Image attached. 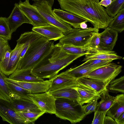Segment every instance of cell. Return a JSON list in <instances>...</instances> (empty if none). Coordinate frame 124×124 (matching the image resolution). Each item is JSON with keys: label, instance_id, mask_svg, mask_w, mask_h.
<instances>
[{"label": "cell", "instance_id": "cell-1", "mask_svg": "<svg viewBox=\"0 0 124 124\" xmlns=\"http://www.w3.org/2000/svg\"><path fill=\"white\" fill-rule=\"evenodd\" d=\"M100 0H57L62 10L87 20L94 28L105 29L112 18L99 3Z\"/></svg>", "mask_w": 124, "mask_h": 124}, {"label": "cell", "instance_id": "cell-2", "mask_svg": "<svg viewBox=\"0 0 124 124\" xmlns=\"http://www.w3.org/2000/svg\"><path fill=\"white\" fill-rule=\"evenodd\" d=\"M84 55L66 54L55 45L51 57L48 58V57L34 67L31 71L40 78L50 79L74 60Z\"/></svg>", "mask_w": 124, "mask_h": 124}, {"label": "cell", "instance_id": "cell-3", "mask_svg": "<svg viewBox=\"0 0 124 124\" xmlns=\"http://www.w3.org/2000/svg\"><path fill=\"white\" fill-rule=\"evenodd\" d=\"M54 46V42L43 37L37 39L30 44L15 71L32 69L50 56Z\"/></svg>", "mask_w": 124, "mask_h": 124}, {"label": "cell", "instance_id": "cell-4", "mask_svg": "<svg viewBox=\"0 0 124 124\" xmlns=\"http://www.w3.org/2000/svg\"><path fill=\"white\" fill-rule=\"evenodd\" d=\"M55 114L72 124L79 122L86 116L82 105L77 100L62 98H56Z\"/></svg>", "mask_w": 124, "mask_h": 124}, {"label": "cell", "instance_id": "cell-5", "mask_svg": "<svg viewBox=\"0 0 124 124\" xmlns=\"http://www.w3.org/2000/svg\"><path fill=\"white\" fill-rule=\"evenodd\" d=\"M99 31V29L94 28H87L84 29L73 28L70 32L64 35L59 39L58 43L56 45L58 46L65 45L78 46H86L93 34Z\"/></svg>", "mask_w": 124, "mask_h": 124}, {"label": "cell", "instance_id": "cell-6", "mask_svg": "<svg viewBox=\"0 0 124 124\" xmlns=\"http://www.w3.org/2000/svg\"><path fill=\"white\" fill-rule=\"evenodd\" d=\"M37 9L43 18L50 24L61 30L64 35L71 32L73 30L70 25L58 18L53 12L51 7L46 2H34L32 5Z\"/></svg>", "mask_w": 124, "mask_h": 124}, {"label": "cell", "instance_id": "cell-7", "mask_svg": "<svg viewBox=\"0 0 124 124\" xmlns=\"http://www.w3.org/2000/svg\"><path fill=\"white\" fill-rule=\"evenodd\" d=\"M122 68L121 65L111 62L92 70L85 76L109 83L121 72Z\"/></svg>", "mask_w": 124, "mask_h": 124}, {"label": "cell", "instance_id": "cell-8", "mask_svg": "<svg viewBox=\"0 0 124 124\" xmlns=\"http://www.w3.org/2000/svg\"><path fill=\"white\" fill-rule=\"evenodd\" d=\"M19 8L31 23L33 27H38L50 24L41 15L35 7L30 4L29 0L19 3Z\"/></svg>", "mask_w": 124, "mask_h": 124}, {"label": "cell", "instance_id": "cell-9", "mask_svg": "<svg viewBox=\"0 0 124 124\" xmlns=\"http://www.w3.org/2000/svg\"><path fill=\"white\" fill-rule=\"evenodd\" d=\"M28 96L42 111L45 113L55 114L56 98L47 92L36 94H30Z\"/></svg>", "mask_w": 124, "mask_h": 124}, {"label": "cell", "instance_id": "cell-10", "mask_svg": "<svg viewBox=\"0 0 124 124\" xmlns=\"http://www.w3.org/2000/svg\"><path fill=\"white\" fill-rule=\"evenodd\" d=\"M0 116L3 121L11 124H25L15 110L11 101L0 98Z\"/></svg>", "mask_w": 124, "mask_h": 124}, {"label": "cell", "instance_id": "cell-11", "mask_svg": "<svg viewBox=\"0 0 124 124\" xmlns=\"http://www.w3.org/2000/svg\"><path fill=\"white\" fill-rule=\"evenodd\" d=\"M6 81L21 87L34 94L46 92L48 90L51 84V80L37 82H26L10 79L6 77Z\"/></svg>", "mask_w": 124, "mask_h": 124}, {"label": "cell", "instance_id": "cell-12", "mask_svg": "<svg viewBox=\"0 0 124 124\" xmlns=\"http://www.w3.org/2000/svg\"><path fill=\"white\" fill-rule=\"evenodd\" d=\"M49 79L51 80V84L48 92L64 88L75 87L78 84L76 79L66 75L64 72Z\"/></svg>", "mask_w": 124, "mask_h": 124}, {"label": "cell", "instance_id": "cell-13", "mask_svg": "<svg viewBox=\"0 0 124 124\" xmlns=\"http://www.w3.org/2000/svg\"><path fill=\"white\" fill-rule=\"evenodd\" d=\"M7 20L11 32H15L17 29L24 23L31 24V23L20 9L18 4L15 3L14 7Z\"/></svg>", "mask_w": 124, "mask_h": 124}, {"label": "cell", "instance_id": "cell-14", "mask_svg": "<svg viewBox=\"0 0 124 124\" xmlns=\"http://www.w3.org/2000/svg\"><path fill=\"white\" fill-rule=\"evenodd\" d=\"M118 33L116 31L107 27L103 31L99 33L100 49L112 51L117 41Z\"/></svg>", "mask_w": 124, "mask_h": 124}, {"label": "cell", "instance_id": "cell-15", "mask_svg": "<svg viewBox=\"0 0 124 124\" xmlns=\"http://www.w3.org/2000/svg\"><path fill=\"white\" fill-rule=\"evenodd\" d=\"M32 30L50 41L59 40L64 36L61 30L52 24L38 27H33Z\"/></svg>", "mask_w": 124, "mask_h": 124}, {"label": "cell", "instance_id": "cell-16", "mask_svg": "<svg viewBox=\"0 0 124 124\" xmlns=\"http://www.w3.org/2000/svg\"><path fill=\"white\" fill-rule=\"evenodd\" d=\"M53 11L54 15L58 18L72 26L74 28L80 29L81 23L88 22L84 18L62 10L54 9Z\"/></svg>", "mask_w": 124, "mask_h": 124}, {"label": "cell", "instance_id": "cell-17", "mask_svg": "<svg viewBox=\"0 0 124 124\" xmlns=\"http://www.w3.org/2000/svg\"><path fill=\"white\" fill-rule=\"evenodd\" d=\"M74 88L77 90L79 94L78 102L82 105L94 99H99L101 98V94L84 85L78 84L77 86Z\"/></svg>", "mask_w": 124, "mask_h": 124}, {"label": "cell", "instance_id": "cell-18", "mask_svg": "<svg viewBox=\"0 0 124 124\" xmlns=\"http://www.w3.org/2000/svg\"><path fill=\"white\" fill-rule=\"evenodd\" d=\"M25 47L24 44L17 43L15 48L11 52L9 62L3 74L6 76L10 75L16 70L19 62L20 53Z\"/></svg>", "mask_w": 124, "mask_h": 124}, {"label": "cell", "instance_id": "cell-19", "mask_svg": "<svg viewBox=\"0 0 124 124\" xmlns=\"http://www.w3.org/2000/svg\"><path fill=\"white\" fill-rule=\"evenodd\" d=\"M78 84L89 88L101 94L107 90L108 83L84 76L77 79Z\"/></svg>", "mask_w": 124, "mask_h": 124}, {"label": "cell", "instance_id": "cell-20", "mask_svg": "<svg viewBox=\"0 0 124 124\" xmlns=\"http://www.w3.org/2000/svg\"><path fill=\"white\" fill-rule=\"evenodd\" d=\"M32 69L15 71L8 78L15 80L26 82H37L44 81L43 79L39 78L33 73L31 71Z\"/></svg>", "mask_w": 124, "mask_h": 124}, {"label": "cell", "instance_id": "cell-21", "mask_svg": "<svg viewBox=\"0 0 124 124\" xmlns=\"http://www.w3.org/2000/svg\"><path fill=\"white\" fill-rule=\"evenodd\" d=\"M43 37L41 34L32 31L26 32L21 34L16 41L17 43L19 44H25V47L20 53L19 61L24 55L30 44L37 39Z\"/></svg>", "mask_w": 124, "mask_h": 124}, {"label": "cell", "instance_id": "cell-22", "mask_svg": "<svg viewBox=\"0 0 124 124\" xmlns=\"http://www.w3.org/2000/svg\"><path fill=\"white\" fill-rule=\"evenodd\" d=\"M115 101L106 115L116 119L122 113L124 112V93L117 95L116 96Z\"/></svg>", "mask_w": 124, "mask_h": 124}, {"label": "cell", "instance_id": "cell-23", "mask_svg": "<svg viewBox=\"0 0 124 124\" xmlns=\"http://www.w3.org/2000/svg\"><path fill=\"white\" fill-rule=\"evenodd\" d=\"M11 101L14 108L17 112L27 110H41L31 100L18 98L12 99Z\"/></svg>", "mask_w": 124, "mask_h": 124}, {"label": "cell", "instance_id": "cell-24", "mask_svg": "<svg viewBox=\"0 0 124 124\" xmlns=\"http://www.w3.org/2000/svg\"><path fill=\"white\" fill-rule=\"evenodd\" d=\"M85 57L83 61L93 59H119L122 58V57L117 55L114 51L98 50L96 52L85 55Z\"/></svg>", "mask_w": 124, "mask_h": 124}, {"label": "cell", "instance_id": "cell-25", "mask_svg": "<svg viewBox=\"0 0 124 124\" xmlns=\"http://www.w3.org/2000/svg\"><path fill=\"white\" fill-rule=\"evenodd\" d=\"M58 46L61 51L69 54L84 55L95 53L97 51V50L92 49L86 46H78L65 45L58 46Z\"/></svg>", "mask_w": 124, "mask_h": 124}, {"label": "cell", "instance_id": "cell-26", "mask_svg": "<svg viewBox=\"0 0 124 124\" xmlns=\"http://www.w3.org/2000/svg\"><path fill=\"white\" fill-rule=\"evenodd\" d=\"M55 98H62L77 100L79 99V94L74 87L62 89L49 92Z\"/></svg>", "mask_w": 124, "mask_h": 124}, {"label": "cell", "instance_id": "cell-27", "mask_svg": "<svg viewBox=\"0 0 124 124\" xmlns=\"http://www.w3.org/2000/svg\"><path fill=\"white\" fill-rule=\"evenodd\" d=\"M101 100L97 103L95 111L107 112L115 101L116 97L110 95L107 89L101 93Z\"/></svg>", "mask_w": 124, "mask_h": 124}, {"label": "cell", "instance_id": "cell-28", "mask_svg": "<svg viewBox=\"0 0 124 124\" xmlns=\"http://www.w3.org/2000/svg\"><path fill=\"white\" fill-rule=\"evenodd\" d=\"M6 82L10 92L11 99L19 98L31 101L28 96L29 94L31 93L29 91L13 84Z\"/></svg>", "mask_w": 124, "mask_h": 124}, {"label": "cell", "instance_id": "cell-29", "mask_svg": "<svg viewBox=\"0 0 124 124\" xmlns=\"http://www.w3.org/2000/svg\"><path fill=\"white\" fill-rule=\"evenodd\" d=\"M108 27L119 33L124 30V8L113 18Z\"/></svg>", "mask_w": 124, "mask_h": 124}, {"label": "cell", "instance_id": "cell-30", "mask_svg": "<svg viewBox=\"0 0 124 124\" xmlns=\"http://www.w3.org/2000/svg\"><path fill=\"white\" fill-rule=\"evenodd\" d=\"M17 112L25 124L34 123L39 118L45 113L41 110H27Z\"/></svg>", "mask_w": 124, "mask_h": 124}, {"label": "cell", "instance_id": "cell-31", "mask_svg": "<svg viewBox=\"0 0 124 124\" xmlns=\"http://www.w3.org/2000/svg\"><path fill=\"white\" fill-rule=\"evenodd\" d=\"M93 70L85 68L79 66L70 68L64 72L68 76L77 80L78 78L85 76L88 73Z\"/></svg>", "mask_w": 124, "mask_h": 124}, {"label": "cell", "instance_id": "cell-32", "mask_svg": "<svg viewBox=\"0 0 124 124\" xmlns=\"http://www.w3.org/2000/svg\"><path fill=\"white\" fill-rule=\"evenodd\" d=\"M124 8V0H113L106 10L109 16L113 18Z\"/></svg>", "mask_w": 124, "mask_h": 124}, {"label": "cell", "instance_id": "cell-33", "mask_svg": "<svg viewBox=\"0 0 124 124\" xmlns=\"http://www.w3.org/2000/svg\"><path fill=\"white\" fill-rule=\"evenodd\" d=\"M107 89L110 92L116 93H124V76L110 81L107 85Z\"/></svg>", "mask_w": 124, "mask_h": 124}, {"label": "cell", "instance_id": "cell-34", "mask_svg": "<svg viewBox=\"0 0 124 124\" xmlns=\"http://www.w3.org/2000/svg\"><path fill=\"white\" fill-rule=\"evenodd\" d=\"M113 60L111 59H93L86 61L79 66L94 70L111 63Z\"/></svg>", "mask_w": 124, "mask_h": 124}, {"label": "cell", "instance_id": "cell-35", "mask_svg": "<svg viewBox=\"0 0 124 124\" xmlns=\"http://www.w3.org/2000/svg\"><path fill=\"white\" fill-rule=\"evenodd\" d=\"M6 77L0 70V98L11 101L10 92L5 79Z\"/></svg>", "mask_w": 124, "mask_h": 124}, {"label": "cell", "instance_id": "cell-36", "mask_svg": "<svg viewBox=\"0 0 124 124\" xmlns=\"http://www.w3.org/2000/svg\"><path fill=\"white\" fill-rule=\"evenodd\" d=\"M12 33L8 23L7 18L0 17V37L7 40L11 39Z\"/></svg>", "mask_w": 124, "mask_h": 124}, {"label": "cell", "instance_id": "cell-37", "mask_svg": "<svg viewBox=\"0 0 124 124\" xmlns=\"http://www.w3.org/2000/svg\"><path fill=\"white\" fill-rule=\"evenodd\" d=\"M100 43L99 33L98 32L93 34L89 42L86 46L92 49L100 50L99 46Z\"/></svg>", "mask_w": 124, "mask_h": 124}, {"label": "cell", "instance_id": "cell-38", "mask_svg": "<svg viewBox=\"0 0 124 124\" xmlns=\"http://www.w3.org/2000/svg\"><path fill=\"white\" fill-rule=\"evenodd\" d=\"M99 99H94L87 103L86 105L83 106V110L86 116L95 111Z\"/></svg>", "mask_w": 124, "mask_h": 124}, {"label": "cell", "instance_id": "cell-39", "mask_svg": "<svg viewBox=\"0 0 124 124\" xmlns=\"http://www.w3.org/2000/svg\"><path fill=\"white\" fill-rule=\"evenodd\" d=\"M8 50L11 51L8 40L0 39V61L2 60Z\"/></svg>", "mask_w": 124, "mask_h": 124}, {"label": "cell", "instance_id": "cell-40", "mask_svg": "<svg viewBox=\"0 0 124 124\" xmlns=\"http://www.w3.org/2000/svg\"><path fill=\"white\" fill-rule=\"evenodd\" d=\"M94 117L92 124H103L104 118L107 112L99 111L94 112Z\"/></svg>", "mask_w": 124, "mask_h": 124}, {"label": "cell", "instance_id": "cell-41", "mask_svg": "<svg viewBox=\"0 0 124 124\" xmlns=\"http://www.w3.org/2000/svg\"><path fill=\"white\" fill-rule=\"evenodd\" d=\"M12 50L7 51L3 59L0 61V70L3 73L9 62L11 52Z\"/></svg>", "mask_w": 124, "mask_h": 124}, {"label": "cell", "instance_id": "cell-42", "mask_svg": "<svg viewBox=\"0 0 124 124\" xmlns=\"http://www.w3.org/2000/svg\"><path fill=\"white\" fill-rule=\"evenodd\" d=\"M103 124H117L114 119L111 116L107 115L105 116Z\"/></svg>", "mask_w": 124, "mask_h": 124}, {"label": "cell", "instance_id": "cell-43", "mask_svg": "<svg viewBox=\"0 0 124 124\" xmlns=\"http://www.w3.org/2000/svg\"><path fill=\"white\" fill-rule=\"evenodd\" d=\"M117 124H124V112L122 113L115 120Z\"/></svg>", "mask_w": 124, "mask_h": 124}, {"label": "cell", "instance_id": "cell-44", "mask_svg": "<svg viewBox=\"0 0 124 124\" xmlns=\"http://www.w3.org/2000/svg\"><path fill=\"white\" fill-rule=\"evenodd\" d=\"M112 0H101L99 2L100 4L106 8L108 7L111 3Z\"/></svg>", "mask_w": 124, "mask_h": 124}, {"label": "cell", "instance_id": "cell-45", "mask_svg": "<svg viewBox=\"0 0 124 124\" xmlns=\"http://www.w3.org/2000/svg\"><path fill=\"white\" fill-rule=\"evenodd\" d=\"M32 1H38L39 2H46L51 7H52L54 2V0H32Z\"/></svg>", "mask_w": 124, "mask_h": 124}, {"label": "cell", "instance_id": "cell-46", "mask_svg": "<svg viewBox=\"0 0 124 124\" xmlns=\"http://www.w3.org/2000/svg\"><path fill=\"white\" fill-rule=\"evenodd\" d=\"M85 22H83L81 23L80 24V29H85L87 28V25Z\"/></svg>", "mask_w": 124, "mask_h": 124}, {"label": "cell", "instance_id": "cell-47", "mask_svg": "<svg viewBox=\"0 0 124 124\" xmlns=\"http://www.w3.org/2000/svg\"><path fill=\"white\" fill-rule=\"evenodd\" d=\"M0 39H3V40H7L6 39L4 38H1V37H0Z\"/></svg>", "mask_w": 124, "mask_h": 124}, {"label": "cell", "instance_id": "cell-48", "mask_svg": "<svg viewBox=\"0 0 124 124\" xmlns=\"http://www.w3.org/2000/svg\"></svg>", "mask_w": 124, "mask_h": 124}]
</instances>
